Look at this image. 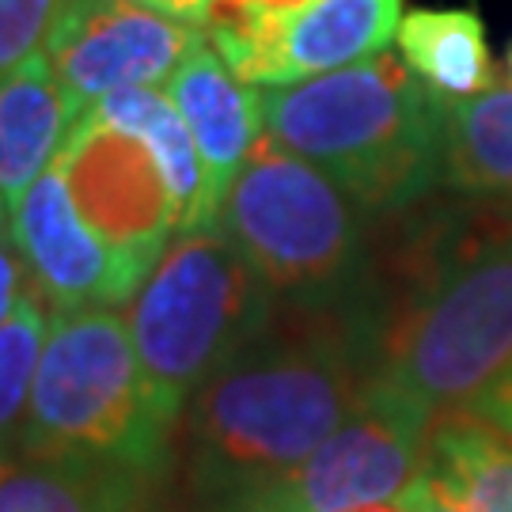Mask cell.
<instances>
[{"mask_svg": "<svg viewBox=\"0 0 512 512\" xmlns=\"http://www.w3.org/2000/svg\"><path fill=\"white\" fill-rule=\"evenodd\" d=\"M414 209L368 274L372 380L433 418L471 414L512 372V205Z\"/></svg>", "mask_w": 512, "mask_h": 512, "instance_id": "cell-1", "label": "cell"}, {"mask_svg": "<svg viewBox=\"0 0 512 512\" xmlns=\"http://www.w3.org/2000/svg\"><path fill=\"white\" fill-rule=\"evenodd\" d=\"M372 384L365 323L346 308H285L186 403L175 471L194 512H224L296 471Z\"/></svg>", "mask_w": 512, "mask_h": 512, "instance_id": "cell-2", "label": "cell"}, {"mask_svg": "<svg viewBox=\"0 0 512 512\" xmlns=\"http://www.w3.org/2000/svg\"><path fill=\"white\" fill-rule=\"evenodd\" d=\"M448 99L399 57L262 92L266 137L315 164L372 217H395L444 186Z\"/></svg>", "mask_w": 512, "mask_h": 512, "instance_id": "cell-3", "label": "cell"}, {"mask_svg": "<svg viewBox=\"0 0 512 512\" xmlns=\"http://www.w3.org/2000/svg\"><path fill=\"white\" fill-rule=\"evenodd\" d=\"M175 429L137 357L126 311L54 315L27 399L23 456L126 471L156 486L175 467Z\"/></svg>", "mask_w": 512, "mask_h": 512, "instance_id": "cell-4", "label": "cell"}, {"mask_svg": "<svg viewBox=\"0 0 512 512\" xmlns=\"http://www.w3.org/2000/svg\"><path fill=\"white\" fill-rule=\"evenodd\" d=\"M368 217L330 175L262 133L224 194L217 228L289 308L361 315L372 274Z\"/></svg>", "mask_w": 512, "mask_h": 512, "instance_id": "cell-5", "label": "cell"}, {"mask_svg": "<svg viewBox=\"0 0 512 512\" xmlns=\"http://www.w3.org/2000/svg\"><path fill=\"white\" fill-rule=\"evenodd\" d=\"M277 296L220 228L175 236L126 304L156 399L175 425L186 403L274 323Z\"/></svg>", "mask_w": 512, "mask_h": 512, "instance_id": "cell-6", "label": "cell"}, {"mask_svg": "<svg viewBox=\"0 0 512 512\" xmlns=\"http://www.w3.org/2000/svg\"><path fill=\"white\" fill-rule=\"evenodd\" d=\"M433 414L384 384H368L361 406L296 471L224 512H349L399 497L421 475Z\"/></svg>", "mask_w": 512, "mask_h": 512, "instance_id": "cell-7", "label": "cell"}, {"mask_svg": "<svg viewBox=\"0 0 512 512\" xmlns=\"http://www.w3.org/2000/svg\"><path fill=\"white\" fill-rule=\"evenodd\" d=\"M403 0H311L296 12H258L217 0L205 38L247 84L285 88L384 54Z\"/></svg>", "mask_w": 512, "mask_h": 512, "instance_id": "cell-8", "label": "cell"}, {"mask_svg": "<svg viewBox=\"0 0 512 512\" xmlns=\"http://www.w3.org/2000/svg\"><path fill=\"white\" fill-rule=\"evenodd\" d=\"M54 164L80 217L145 281L179 236V205L156 156L137 137L84 110Z\"/></svg>", "mask_w": 512, "mask_h": 512, "instance_id": "cell-9", "label": "cell"}, {"mask_svg": "<svg viewBox=\"0 0 512 512\" xmlns=\"http://www.w3.org/2000/svg\"><path fill=\"white\" fill-rule=\"evenodd\" d=\"M205 38L133 0H69L42 54L80 110L126 88H160Z\"/></svg>", "mask_w": 512, "mask_h": 512, "instance_id": "cell-10", "label": "cell"}, {"mask_svg": "<svg viewBox=\"0 0 512 512\" xmlns=\"http://www.w3.org/2000/svg\"><path fill=\"white\" fill-rule=\"evenodd\" d=\"M12 243L50 315L122 308L145 285L80 217L57 164L12 205Z\"/></svg>", "mask_w": 512, "mask_h": 512, "instance_id": "cell-11", "label": "cell"}, {"mask_svg": "<svg viewBox=\"0 0 512 512\" xmlns=\"http://www.w3.org/2000/svg\"><path fill=\"white\" fill-rule=\"evenodd\" d=\"M164 92L179 107L186 129L198 145L205 179H209V198H213L220 217L228 186L239 175V167L247 164L258 137L266 133V126H262V92L255 84L239 80L220 61V54L209 46V38H202L186 54V61L164 84Z\"/></svg>", "mask_w": 512, "mask_h": 512, "instance_id": "cell-12", "label": "cell"}, {"mask_svg": "<svg viewBox=\"0 0 512 512\" xmlns=\"http://www.w3.org/2000/svg\"><path fill=\"white\" fill-rule=\"evenodd\" d=\"M84 110L73 103L54 65L38 50L0 76V194L16 205L54 167Z\"/></svg>", "mask_w": 512, "mask_h": 512, "instance_id": "cell-13", "label": "cell"}, {"mask_svg": "<svg viewBox=\"0 0 512 512\" xmlns=\"http://www.w3.org/2000/svg\"><path fill=\"white\" fill-rule=\"evenodd\" d=\"M88 114L137 137L156 156V164L171 186V198L179 205V236L217 228V205L209 198V179H205L198 145H194L179 107L167 99V92L126 88V92L99 99L95 107H88Z\"/></svg>", "mask_w": 512, "mask_h": 512, "instance_id": "cell-14", "label": "cell"}, {"mask_svg": "<svg viewBox=\"0 0 512 512\" xmlns=\"http://www.w3.org/2000/svg\"><path fill=\"white\" fill-rule=\"evenodd\" d=\"M152 486L126 471L65 459H0V512H148Z\"/></svg>", "mask_w": 512, "mask_h": 512, "instance_id": "cell-15", "label": "cell"}, {"mask_svg": "<svg viewBox=\"0 0 512 512\" xmlns=\"http://www.w3.org/2000/svg\"><path fill=\"white\" fill-rule=\"evenodd\" d=\"M421 475L478 512H512V437L475 414H440Z\"/></svg>", "mask_w": 512, "mask_h": 512, "instance_id": "cell-16", "label": "cell"}, {"mask_svg": "<svg viewBox=\"0 0 512 512\" xmlns=\"http://www.w3.org/2000/svg\"><path fill=\"white\" fill-rule=\"evenodd\" d=\"M403 65L444 99H471L494 88L486 27L467 8H418L399 19Z\"/></svg>", "mask_w": 512, "mask_h": 512, "instance_id": "cell-17", "label": "cell"}, {"mask_svg": "<svg viewBox=\"0 0 512 512\" xmlns=\"http://www.w3.org/2000/svg\"><path fill=\"white\" fill-rule=\"evenodd\" d=\"M444 186L467 198L512 205V88L448 99Z\"/></svg>", "mask_w": 512, "mask_h": 512, "instance_id": "cell-18", "label": "cell"}, {"mask_svg": "<svg viewBox=\"0 0 512 512\" xmlns=\"http://www.w3.org/2000/svg\"><path fill=\"white\" fill-rule=\"evenodd\" d=\"M46 334H50V308L31 289L16 315L0 327V459L19 452L27 399H31Z\"/></svg>", "mask_w": 512, "mask_h": 512, "instance_id": "cell-19", "label": "cell"}, {"mask_svg": "<svg viewBox=\"0 0 512 512\" xmlns=\"http://www.w3.org/2000/svg\"><path fill=\"white\" fill-rule=\"evenodd\" d=\"M69 0H0V76L35 57Z\"/></svg>", "mask_w": 512, "mask_h": 512, "instance_id": "cell-20", "label": "cell"}, {"mask_svg": "<svg viewBox=\"0 0 512 512\" xmlns=\"http://www.w3.org/2000/svg\"><path fill=\"white\" fill-rule=\"evenodd\" d=\"M31 289H35V285H31V277H27V266H23V258H19L16 243L0 239V327L16 315L19 304L27 300Z\"/></svg>", "mask_w": 512, "mask_h": 512, "instance_id": "cell-21", "label": "cell"}, {"mask_svg": "<svg viewBox=\"0 0 512 512\" xmlns=\"http://www.w3.org/2000/svg\"><path fill=\"white\" fill-rule=\"evenodd\" d=\"M399 501H403L406 512H478L471 505L456 501V497H448L444 490H437L425 475L414 478L403 494H399Z\"/></svg>", "mask_w": 512, "mask_h": 512, "instance_id": "cell-22", "label": "cell"}, {"mask_svg": "<svg viewBox=\"0 0 512 512\" xmlns=\"http://www.w3.org/2000/svg\"><path fill=\"white\" fill-rule=\"evenodd\" d=\"M471 414L482 421H490V425H497L501 433H509L512 437V372L494 387V391L482 395V403H478Z\"/></svg>", "mask_w": 512, "mask_h": 512, "instance_id": "cell-23", "label": "cell"}, {"mask_svg": "<svg viewBox=\"0 0 512 512\" xmlns=\"http://www.w3.org/2000/svg\"><path fill=\"white\" fill-rule=\"evenodd\" d=\"M141 8H152L167 19H179V23H190V27H205V19L213 12L217 0H133Z\"/></svg>", "mask_w": 512, "mask_h": 512, "instance_id": "cell-24", "label": "cell"}, {"mask_svg": "<svg viewBox=\"0 0 512 512\" xmlns=\"http://www.w3.org/2000/svg\"><path fill=\"white\" fill-rule=\"evenodd\" d=\"M228 4H239V8H258V12H296L311 0H228Z\"/></svg>", "mask_w": 512, "mask_h": 512, "instance_id": "cell-25", "label": "cell"}, {"mask_svg": "<svg viewBox=\"0 0 512 512\" xmlns=\"http://www.w3.org/2000/svg\"><path fill=\"white\" fill-rule=\"evenodd\" d=\"M349 512H406L403 501H372V505H357V509Z\"/></svg>", "mask_w": 512, "mask_h": 512, "instance_id": "cell-26", "label": "cell"}, {"mask_svg": "<svg viewBox=\"0 0 512 512\" xmlns=\"http://www.w3.org/2000/svg\"><path fill=\"white\" fill-rule=\"evenodd\" d=\"M12 236V205L4 202V194H0V239Z\"/></svg>", "mask_w": 512, "mask_h": 512, "instance_id": "cell-27", "label": "cell"}, {"mask_svg": "<svg viewBox=\"0 0 512 512\" xmlns=\"http://www.w3.org/2000/svg\"><path fill=\"white\" fill-rule=\"evenodd\" d=\"M509 76H512V46H509Z\"/></svg>", "mask_w": 512, "mask_h": 512, "instance_id": "cell-28", "label": "cell"}]
</instances>
